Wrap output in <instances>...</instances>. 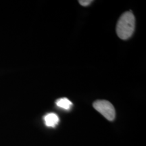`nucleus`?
<instances>
[{
	"label": "nucleus",
	"instance_id": "obj_1",
	"mask_svg": "<svg viewBox=\"0 0 146 146\" xmlns=\"http://www.w3.org/2000/svg\"><path fill=\"white\" fill-rule=\"evenodd\" d=\"M135 27V18L131 12H127L122 14L118 20L116 26V33L118 37L125 40L132 35Z\"/></svg>",
	"mask_w": 146,
	"mask_h": 146
},
{
	"label": "nucleus",
	"instance_id": "obj_2",
	"mask_svg": "<svg viewBox=\"0 0 146 146\" xmlns=\"http://www.w3.org/2000/svg\"><path fill=\"white\" fill-rule=\"evenodd\" d=\"M93 106L98 112L102 114L110 121H112L115 118V116H116L115 109L112 104L108 101L97 100L94 103Z\"/></svg>",
	"mask_w": 146,
	"mask_h": 146
},
{
	"label": "nucleus",
	"instance_id": "obj_3",
	"mask_svg": "<svg viewBox=\"0 0 146 146\" xmlns=\"http://www.w3.org/2000/svg\"><path fill=\"white\" fill-rule=\"evenodd\" d=\"M45 125L48 127H55L59 123V118L55 113H49L44 116Z\"/></svg>",
	"mask_w": 146,
	"mask_h": 146
},
{
	"label": "nucleus",
	"instance_id": "obj_4",
	"mask_svg": "<svg viewBox=\"0 0 146 146\" xmlns=\"http://www.w3.org/2000/svg\"><path fill=\"white\" fill-rule=\"evenodd\" d=\"M57 106L64 110H69L72 106V103L67 98H61L56 102Z\"/></svg>",
	"mask_w": 146,
	"mask_h": 146
},
{
	"label": "nucleus",
	"instance_id": "obj_5",
	"mask_svg": "<svg viewBox=\"0 0 146 146\" xmlns=\"http://www.w3.org/2000/svg\"><path fill=\"white\" fill-rule=\"evenodd\" d=\"M91 2H93L92 0H79L78 3L83 6H87L89 4H91Z\"/></svg>",
	"mask_w": 146,
	"mask_h": 146
}]
</instances>
